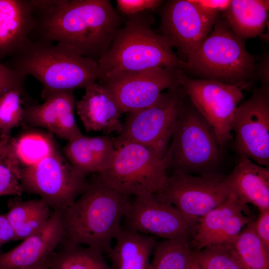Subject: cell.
Here are the masks:
<instances>
[{
	"label": "cell",
	"instance_id": "f546056e",
	"mask_svg": "<svg viewBox=\"0 0 269 269\" xmlns=\"http://www.w3.org/2000/svg\"><path fill=\"white\" fill-rule=\"evenodd\" d=\"M22 84L11 88L0 97V135L10 134L23 122Z\"/></svg>",
	"mask_w": 269,
	"mask_h": 269
},
{
	"label": "cell",
	"instance_id": "d6986e66",
	"mask_svg": "<svg viewBox=\"0 0 269 269\" xmlns=\"http://www.w3.org/2000/svg\"><path fill=\"white\" fill-rule=\"evenodd\" d=\"M231 192L246 204L260 211L269 210V167L258 164L240 155L231 173L226 176Z\"/></svg>",
	"mask_w": 269,
	"mask_h": 269
},
{
	"label": "cell",
	"instance_id": "836d02e7",
	"mask_svg": "<svg viewBox=\"0 0 269 269\" xmlns=\"http://www.w3.org/2000/svg\"><path fill=\"white\" fill-rule=\"evenodd\" d=\"M52 213L49 206L46 203L43 204L25 222L14 230L15 241L23 240L41 229L48 221Z\"/></svg>",
	"mask_w": 269,
	"mask_h": 269
},
{
	"label": "cell",
	"instance_id": "d590c367",
	"mask_svg": "<svg viewBox=\"0 0 269 269\" xmlns=\"http://www.w3.org/2000/svg\"><path fill=\"white\" fill-rule=\"evenodd\" d=\"M118 10L123 15L131 16L147 10L158 8L163 3L161 0H117Z\"/></svg>",
	"mask_w": 269,
	"mask_h": 269
},
{
	"label": "cell",
	"instance_id": "277c9868",
	"mask_svg": "<svg viewBox=\"0 0 269 269\" xmlns=\"http://www.w3.org/2000/svg\"><path fill=\"white\" fill-rule=\"evenodd\" d=\"M15 55L12 69L35 78L42 93L85 89L100 78L97 62L58 43L30 39Z\"/></svg>",
	"mask_w": 269,
	"mask_h": 269
},
{
	"label": "cell",
	"instance_id": "52a82bcc",
	"mask_svg": "<svg viewBox=\"0 0 269 269\" xmlns=\"http://www.w3.org/2000/svg\"><path fill=\"white\" fill-rule=\"evenodd\" d=\"M114 143L113 163L97 174L104 183L129 197L157 194L165 188L169 175L164 156L137 143Z\"/></svg>",
	"mask_w": 269,
	"mask_h": 269
},
{
	"label": "cell",
	"instance_id": "83f0119b",
	"mask_svg": "<svg viewBox=\"0 0 269 269\" xmlns=\"http://www.w3.org/2000/svg\"><path fill=\"white\" fill-rule=\"evenodd\" d=\"M253 221L240 233L233 248L243 269H269V251L257 235Z\"/></svg>",
	"mask_w": 269,
	"mask_h": 269
},
{
	"label": "cell",
	"instance_id": "5bb4252c",
	"mask_svg": "<svg viewBox=\"0 0 269 269\" xmlns=\"http://www.w3.org/2000/svg\"><path fill=\"white\" fill-rule=\"evenodd\" d=\"M160 7L158 33L176 50L179 58L186 63L217 19L205 14L190 0H168Z\"/></svg>",
	"mask_w": 269,
	"mask_h": 269
},
{
	"label": "cell",
	"instance_id": "b9f144b4",
	"mask_svg": "<svg viewBox=\"0 0 269 269\" xmlns=\"http://www.w3.org/2000/svg\"><path fill=\"white\" fill-rule=\"evenodd\" d=\"M188 269H202L198 263V261L195 257V255L194 258L192 261Z\"/></svg>",
	"mask_w": 269,
	"mask_h": 269
},
{
	"label": "cell",
	"instance_id": "7bdbcfd3",
	"mask_svg": "<svg viewBox=\"0 0 269 269\" xmlns=\"http://www.w3.org/2000/svg\"><path fill=\"white\" fill-rule=\"evenodd\" d=\"M27 269H49V268L46 262L43 264Z\"/></svg>",
	"mask_w": 269,
	"mask_h": 269
},
{
	"label": "cell",
	"instance_id": "30bf717a",
	"mask_svg": "<svg viewBox=\"0 0 269 269\" xmlns=\"http://www.w3.org/2000/svg\"><path fill=\"white\" fill-rule=\"evenodd\" d=\"M230 192L226 176L218 173L202 175L173 173L169 176L165 188L157 194L196 227L199 220L224 202Z\"/></svg>",
	"mask_w": 269,
	"mask_h": 269
},
{
	"label": "cell",
	"instance_id": "60d3db41",
	"mask_svg": "<svg viewBox=\"0 0 269 269\" xmlns=\"http://www.w3.org/2000/svg\"><path fill=\"white\" fill-rule=\"evenodd\" d=\"M269 57L266 53L258 65H256V78L258 77L262 84V88L269 89Z\"/></svg>",
	"mask_w": 269,
	"mask_h": 269
},
{
	"label": "cell",
	"instance_id": "ba28073f",
	"mask_svg": "<svg viewBox=\"0 0 269 269\" xmlns=\"http://www.w3.org/2000/svg\"><path fill=\"white\" fill-rule=\"evenodd\" d=\"M186 97L179 85L162 93L150 106L127 113L123 129L114 141L137 143L164 156Z\"/></svg>",
	"mask_w": 269,
	"mask_h": 269
},
{
	"label": "cell",
	"instance_id": "7c38bea8",
	"mask_svg": "<svg viewBox=\"0 0 269 269\" xmlns=\"http://www.w3.org/2000/svg\"><path fill=\"white\" fill-rule=\"evenodd\" d=\"M184 74L180 68L156 67L97 82L112 94L124 114L150 106L164 90L180 85Z\"/></svg>",
	"mask_w": 269,
	"mask_h": 269
},
{
	"label": "cell",
	"instance_id": "f1b7e54d",
	"mask_svg": "<svg viewBox=\"0 0 269 269\" xmlns=\"http://www.w3.org/2000/svg\"><path fill=\"white\" fill-rule=\"evenodd\" d=\"M14 140L10 134L0 135V196H19L23 192L20 183L21 167Z\"/></svg>",
	"mask_w": 269,
	"mask_h": 269
},
{
	"label": "cell",
	"instance_id": "7402d4cb",
	"mask_svg": "<svg viewBox=\"0 0 269 269\" xmlns=\"http://www.w3.org/2000/svg\"><path fill=\"white\" fill-rule=\"evenodd\" d=\"M268 0H232L221 15L232 31L243 40L262 35L268 23Z\"/></svg>",
	"mask_w": 269,
	"mask_h": 269
},
{
	"label": "cell",
	"instance_id": "4316f807",
	"mask_svg": "<svg viewBox=\"0 0 269 269\" xmlns=\"http://www.w3.org/2000/svg\"><path fill=\"white\" fill-rule=\"evenodd\" d=\"M51 134L30 131L14 137L15 151L21 168L37 164L57 149Z\"/></svg>",
	"mask_w": 269,
	"mask_h": 269
},
{
	"label": "cell",
	"instance_id": "603a6c76",
	"mask_svg": "<svg viewBox=\"0 0 269 269\" xmlns=\"http://www.w3.org/2000/svg\"><path fill=\"white\" fill-rule=\"evenodd\" d=\"M47 261L49 269H112L100 250L63 240Z\"/></svg>",
	"mask_w": 269,
	"mask_h": 269
},
{
	"label": "cell",
	"instance_id": "8d00e7d4",
	"mask_svg": "<svg viewBox=\"0 0 269 269\" xmlns=\"http://www.w3.org/2000/svg\"><path fill=\"white\" fill-rule=\"evenodd\" d=\"M208 16L218 19L230 6L231 0H190Z\"/></svg>",
	"mask_w": 269,
	"mask_h": 269
},
{
	"label": "cell",
	"instance_id": "8fae6325",
	"mask_svg": "<svg viewBox=\"0 0 269 269\" xmlns=\"http://www.w3.org/2000/svg\"><path fill=\"white\" fill-rule=\"evenodd\" d=\"M180 85L190 101L212 128L220 146L231 141L235 110L243 97L238 87L193 78L184 73Z\"/></svg>",
	"mask_w": 269,
	"mask_h": 269
},
{
	"label": "cell",
	"instance_id": "9c48e42d",
	"mask_svg": "<svg viewBox=\"0 0 269 269\" xmlns=\"http://www.w3.org/2000/svg\"><path fill=\"white\" fill-rule=\"evenodd\" d=\"M87 176L57 149L37 164L21 168L20 183L23 191L39 196L54 210L63 211L84 191Z\"/></svg>",
	"mask_w": 269,
	"mask_h": 269
},
{
	"label": "cell",
	"instance_id": "1f68e13d",
	"mask_svg": "<svg viewBox=\"0 0 269 269\" xmlns=\"http://www.w3.org/2000/svg\"><path fill=\"white\" fill-rule=\"evenodd\" d=\"M45 203L41 199L23 201L15 196L8 201V211L5 215L14 231Z\"/></svg>",
	"mask_w": 269,
	"mask_h": 269
},
{
	"label": "cell",
	"instance_id": "f35d334b",
	"mask_svg": "<svg viewBox=\"0 0 269 269\" xmlns=\"http://www.w3.org/2000/svg\"><path fill=\"white\" fill-rule=\"evenodd\" d=\"M255 231L265 248L269 251V210L260 211L253 221Z\"/></svg>",
	"mask_w": 269,
	"mask_h": 269
},
{
	"label": "cell",
	"instance_id": "ac0fdd59",
	"mask_svg": "<svg viewBox=\"0 0 269 269\" xmlns=\"http://www.w3.org/2000/svg\"><path fill=\"white\" fill-rule=\"evenodd\" d=\"M35 25L31 0H0V56L18 51L31 39Z\"/></svg>",
	"mask_w": 269,
	"mask_h": 269
},
{
	"label": "cell",
	"instance_id": "ab89813d",
	"mask_svg": "<svg viewBox=\"0 0 269 269\" xmlns=\"http://www.w3.org/2000/svg\"><path fill=\"white\" fill-rule=\"evenodd\" d=\"M15 241L14 230L5 214H0V253L6 243Z\"/></svg>",
	"mask_w": 269,
	"mask_h": 269
},
{
	"label": "cell",
	"instance_id": "4dcf8cb0",
	"mask_svg": "<svg viewBox=\"0 0 269 269\" xmlns=\"http://www.w3.org/2000/svg\"><path fill=\"white\" fill-rule=\"evenodd\" d=\"M202 269H243L232 244L213 245L195 251Z\"/></svg>",
	"mask_w": 269,
	"mask_h": 269
},
{
	"label": "cell",
	"instance_id": "e575fe53",
	"mask_svg": "<svg viewBox=\"0 0 269 269\" xmlns=\"http://www.w3.org/2000/svg\"><path fill=\"white\" fill-rule=\"evenodd\" d=\"M60 138L73 140L82 134L75 118V109L69 110L59 118L51 133Z\"/></svg>",
	"mask_w": 269,
	"mask_h": 269
},
{
	"label": "cell",
	"instance_id": "484cf974",
	"mask_svg": "<svg viewBox=\"0 0 269 269\" xmlns=\"http://www.w3.org/2000/svg\"><path fill=\"white\" fill-rule=\"evenodd\" d=\"M189 239L183 237L157 242L148 269H188L195 255Z\"/></svg>",
	"mask_w": 269,
	"mask_h": 269
},
{
	"label": "cell",
	"instance_id": "ffe728a7",
	"mask_svg": "<svg viewBox=\"0 0 269 269\" xmlns=\"http://www.w3.org/2000/svg\"><path fill=\"white\" fill-rule=\"evenodd\" d=\"M63 153L72 166L88 175L107 169L115 159L116 149L113 137L82 134L68 141L63 148Z\"/></svg>",
	"mask_w": 269,
	"mask_h": 269
},
{
	"label": "cell",
	"instance_id": "8992f818",
	"mask_svg": "<svg viewBox=\"0 0 269 269\" xmlns=\"http://www.w3.org/2000/svg\"><path fill=\"white\" fill-rule=\"evenodd\" d=\"M220 148L213 129L186 97L164 155L167 170L199 175L217 173Z\"/></svg>",
	"mask_w": 269,
	"mask_h": 269
},
{
	"label": "cell",
	"instance_id": "4fadbf2b",
	"mask_svg": "<svg viewBox=\"0 0 269 269\" xmlns=\"http://www.w3.org/2000/svg\"><path fill=\"white\" fill-rule=\"evenodd\" d=\"M239 155L269 167V89L254 91L237 107L232 123Z\"/></svg>",
	"mask_w": 269,
	"mask_h": 269
},
{
	"label": "cell",
	"instance_id": "cb8c5ba5",
	"mask_svg": "<svg viewBox=\"0 0 269 269\" xmlns=\"http://www.w3.org/2000/svg\"><path fill=\"white\" fill-rule=\"evenodd\" d=\"M246 205L231 192L224 202L199 220L190 242L192 248L198 251L209 246L228 220L234 215L243 212Z\"/></svg>",
	"mask_w": 269,
	"mask_h": 269
},
{
	"label": "cell",
	"instance_id": "e0dca14e",
	"mask_svg": "<svg viewBox=\"0 0 269 269\" xmlns=\"http://www.w3.org/2000/svg\"><path fill=\"white\" fill-rule=\"evenodd\" d=\"M85 90L82 99L76 102L75 109L86 131L119 134L123 128V113L112 94L97 82Z\"/></svg>",
	"mask_w": 269,
	"mask_h": 269
},
{
	"label": "cell",
	"instance_id": "3957f363",
	"mask_svg": "<svg viewBox=\"0 0 269 269\" xmlns=\"http://www.w3.org/2000/svg\"><path fill=\"white\" fill-rule=\"evenodd\" d=\"M153 21V16L145 12L128 17L106 53L97 62L98 81L156 67L185 69L186 63L152 28Z\"/></svg>",
	"mask_w": 269,
	"mask_h": 269
},
{
	"label": "cell",
	"instance_id": "9a60e30c",
	"mask_svg": "<svg viewBox=\"0 0 269 269\" xmlns=\"http://www.w3.org/2000/svg\"><path fill=\"white\" fill-rule=\"evenodd\" d=\"M123 221L125 228L163 240L190 238L196 227L157 194L134 196Z\"/></svg>",
	"mask_w": 269,
	"mask_h": 269
},
{
	"label": "cell",
	"instance_id": "d4e9b609",
	"mask_svg": "<svg viewBox=\"0 0 269 269\" xmlns=\"http://www.w3.org/2000/svg\"><path fill=\"white\" fill-rule=\"evenodd\" d=\"M45 102L24 108L23 121L48 130L51 133L59 118L65 112L75 109L73 91L42 93Z\"/></svg>",
	"mask_w": 269,
	"mask_h": 269
},
{
	"label": "cell",
	"instance_id": "d6a6232c",
	"mask_svg": "<svg viewBox=\"0 0 269 269\" xmlns=\"http://www.w3.org/2000/svg\"><path fill=\"white\" fill-rule=\"evenodd\" d=\"M253 221L252 217L245 215L243 212L234 215L213 239L209 246L232 244L239 236L242 228Z\"/></svg>",
	"mask_w": 269,
	"mask_h": 269
},
{
	"label": "cell",
	"instance_id": "44dd1931",
	"mask_svg": "<svg viewBox=\"0 0 269 269\" xmlns=\"http://www.w3.org/2000/svg\"><path fill=\"white\" fill-rule=\"evenodd\" d=\"M107 256L112 269H148L156 237L121 226Z\"/></svg>",
	"mask_w": 269,
	"mask_h": 269
},
{
	"label": "cell",
	"instance_id": "74e56055",
	"mask_svg": "<svg viewBox=\"0 0 269 269\" xmlns=\"http://www.w3.org/2000/svg\"><path fill=\"white\" fill-rule=\"evenodd\" d=\"M25 77L0 61V97L9 89L22 83Z\"/></svg>",
	"mask_w": 269,
	"mask_h": 269
},
{
	"label": "cell",
	"instance_id": "7a4b0ae2",
	"mask_svg": "<svg viewBox=\"0 0 269 269\" xmlns=\"http://www.w3.org/2000/svg\"><path fill=\"white\" fill-rule=\"evenodd\" d=\"M131 200L104 183L97 174L84 191L62 211L64 240L97 249L105 255L122 226Z\"/></svg>",
	"mask_w": 269,
	"mask_h": 269
},
{
	"label": "cell",
	"instance_id": "2e32d148",
	"mask_svg": "<svg viewBox=\"0 0 269 269\" xmlns=\"http://www.w3.org/2000/svg\"><path fill=\"white\" fill-rule=\"evenodd\" d=\"M62 214L54 210L41 229L13 249L0 253V269H27L46 263L64 239Z\"/></svg>",
	"mask_w": 269,
	"mask_h": 269
},
{
	"label": "cell",
	"instance_id": "5b68a950",
	"mask_svg": "<svg viewBox=\"0 0 269 269\" xmlns=\"http://www.w3.org/2000/svg\"><path fill=\"white\" fill-rule=\"evenodd\" d=\"M256 69L255 58L247 51L244 40L220 15L189 57L184 71L195 78L235 85L242 90L256 78Z\"/></svg>",
	"mask_w": 269,
	"mask_h": 269
},
{
	"label": "cell",
	"instance_id": "6da1fadb",
	"mask_svg": "<svg viewBox=\"0 0 269 269\" xmlns=\"http://www.w3.org/2000/svg\"><path fill=\"white\" fill-rule=\"evenodd\" d=\"M41 39L53 41L98 62L122 26L109 0H31ZM32 33V34H33Z\"/></svg>",
	"mask_w": 269,
	"mask_h": 269
}]
</instances>
